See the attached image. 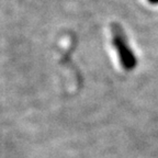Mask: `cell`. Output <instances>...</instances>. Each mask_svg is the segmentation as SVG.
Listing matches in <instances>:
<instances>
[{
  "label": "cell",
  "mask_w": 158,
  "mask_h": 158,
  "mask_svg": "<svg viewBox=\"0 0 158 158\" xmlns=\"http://www.w3.org/2000/svg\"><path fill=\"white\" fill-rule=\"evenodd\" d=\"M111 33H112V43L115 47L118 56L120 59L122 67L126 70H132L137 65V59L134 54L133 49L128 45V41L124 30L121 25L118 23H113L111 25Z\"/></svg>",
  "instance_id": "6da1fadb"
},
{
  "label": "cell",
  "mask_w": 158,
  "mask_h": 158,
  "mask_svg": "<svg viewBox=\"0 0 158 158\" xmlns=\"http://www.w3.org/2000/svg\"><path fill=\"white\" fill-rule=\"evenodd\" d=\"M148 1L152 3H158V0H148Z\"/></svg>",
  "instance_id": "7a4b0ae2"
}]
</instances>
